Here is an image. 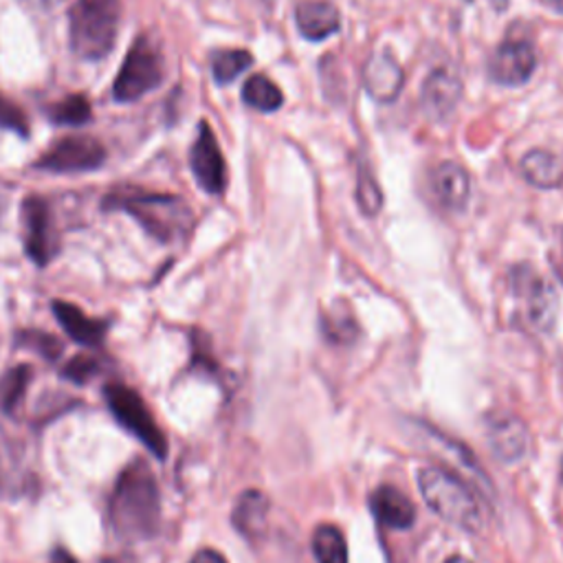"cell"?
Masks as SVG:
<instances>
[{"label": "cell", "instance_id": "1", "mask_svg": "<svg viewBox=\"0 0 563 563\" xmlns=\"http://www.w3.org/2000/svg\"><path fill=\"white\" fill-rule=\"evenodd\" d=\"M111 528L119 539H150L158 530L161 498L150 466L141 460L128 464L111 496L108 504Z\"/></svg>", "mask_w": 563, "mask_h": 563}, {"label": "cell", "instance_id": "2", "mask_svg": "<svg viewBox=\"0 0 563 563\" xmlns=\"http://www.w3.org/2000/svg\"><path fill=\"white\" fill-rule=\"evenodd\" d=\"M104 209L132 216L161 245H175L194 227V212L181 196L150 192H115L104 199Z\"/></svg>", "mask_w": 563, "mask_h": 563}, {"label": "cell", "instance_id": "3", "mask_svg": "<svg viewBox=\"0 0 563 563\" xmlns=\"http://www.w3.org/2000/svg\"><path fill=\"white\" fill-rule=\"evenodd\" d=\"M121 23V0H75L68 10V44L79 60L111 55Z\"/></svg>", "mask_w": 563, "mask_h": 563}, {"label": "cell", "instance_id": "4", "mask_svg": "<svg viewBox=\"0 0 563 563\" xmlns=\"http://www.w3.org/2000/svg\"><path fill=\"white\" fill-rule=\"evenodd\" d=\"M419 489L425 504L456 528L477 533L485 524L477 498L460 477L438 466H425L419 471Z\"/></svg>", "mask_w": 563, "mask_h": 563}, {"label": "cell", "instance_id": "5", "mask_svg": "<svg viewBox=\"0 0 563 563\" xmlns=\"http://www.w3.org/2000/svg\"><path fill=\"white\" fill-rule=\"evenodd\" d=\"M164 75L166 60L164 53H161V47L148 34H141L126 53V60L115 77L113 95L124 104L137 102L158 89V85L164 82Z\"/></svg>", "mask_w": 563, "mask_h": 563}, {"label": "cell", "instance_id": "6", "mask_svg": "<svg viewBox=\"0 0 563 563\" xmlns=\"http://www.w3.org/2000/svg\"><path fill=\"white\" fill-rule=\"evenodd\" d=\"M104 396L117 423L139 443H143L148 451L164 460L168 456V440L164 432L158 430L152 412L143 404V398L128 385H108L104 389Z\"/></svg>", "mask_w": 563, "mask_h": 563}, {"label": "cell", "instance_id": "7", "mask_svg": "<svg viewBox=\"0 0 563 563\" xmlns=\"http://www.w3.org/2000/svg\"><path fill=\"white\" fill-rule=\"evenodd\" d=\"M520 321L533 331H548L556 312V293L550 282L528 265L513 267L509 276Z\"/></svg>", "mask_w": 563, "mask_h": 563}, {"label": "cell", "instance_id": "8", "mask_svg": "<svg viewBox=\"0 0 563 563\" xmlns=\"http://www.w3.org/2000/svg\"><path fill=\"white\" fill-rule=\"evenodd\" d=\"M106 161V148L85 135H71L55 141L47 152L36 161V170L53 175H75L98 170Z\"/></svg>", "mask_w": 563, "mask_h": 563}, {"label": "cell", "instance_id": "9", "mask_svg": "<svg viewBox=\"0 0 563 563\" xmlns=\"http://www.w3.org/2000/svg\"><path fill=\"white\" fill-rule=\"evenodd\" d=\"M25 252L38 267H47L60 252V235L53 212L42 196H27L23 205Z\"/></svg>", "mask_w": 563, "mask_h": 563}, {"label": "cell", "instance_id": "10", "mask_svg": "<svg viewBox=\"0 0 563 563\" xmlns=\"http://www.w3.org/2000/svg\"><path fill=\"white\" fill-rule=\"evenodd\" d=\"M537 71L535 47L526 40L502 42L489 60V77L500 87H524Z\"/></svg>", "mask_w": 563, "mask_h": 563}, {"label": "cell", "instance_id": "11", "mask_svg": "<svg viewBox=\"0 0 563 563\" xmlns=\"http://www.w3.org/2000/svg\"><path fill=\"white\" fill-rule=\"evenodd\" d=\"M190 166L199 185L207 194H222L227 188V164L207 121H201L199 137L190 150Z\"/></svg>", "mask_w": 563, "mask_h": 563}, {"label": "cell", "instance_id": "12", "mask_svg": "<svg viewBox=\"0 0 563 563\" xmlns=\"http://www.w3.org/2000/svg\"><path fill=\"white\" fill-rule=\"evenodd\" d=\"M361 77H363L366 93L381 104H389V102L398 100L400 91H404V87H406L404 66H400L398 60L385 49L374 51L368 57V62L363 64Z\"/></svg>", "mask_w": 563, "mask_h": 563}, {"label": "cell", "instance_id": "13", "mask_svg": "<svg viewBox=\"0 0 563 563\" xmlns=\"http://www.w3.org/2000/svg\"><path fill=\"white\" fill-rule=\"evenodd\" d=\"M462 100V82L449 68H436L427 75L423 91H421V106L423 113L432 121H445L453 115Z\"/></svg>", "mask_w": 563, "mask_h": 563}, {"label": "cell", "instance_id": "14", "mask_svg": "<svg viewBox=\"0 0 563 563\" xmlns=\"http://www.w3.org/2000/svg\"><path fill=\"white\" fill-rule=\"evenodd\" d=\"M295 25L306 40L321 42L342 29V14L331 0H302L295 8Z\"/></svg>", "mask_w": 563, "mask_h": 563}, {"label": "cell", "instance_id": "15", "mask_svg": "<svg viewBox=\"0 0 563 563\" xmlns=\"http://www.w3.org/2000/svg\"><path fill=\"white\" fill-rule=\"evenodd\" d=\"M487 438L494 453L504 462H517L528 449L526 425L511 414H496L487 421Z\"/></svg>", "mask_w": 563, "mask_h": 563}, {"label": "cell", "instance_id": "16", "mask_svg": "<svg viewBox=\"0 0 563 563\" xmlns=\"http://www.w3.org/2000/svg\"><path fill=\"white\" fill-rule=\"evenodd\" d=\"M432 192L447 212H462L469 205L471 179L456 161H443L432 172Z\"/></svg>", "mask_w": 563, "mask_h": 563}, {"label": "cell", "instance_id": "17", "mask_svg": "<svg viewBox=\"0 0 563 563\" xmlns=\"http://www.w3.org/2000/svg\"><path fill=\"white\" fill-rule=\"evenodd\" d=\"M370 509L374 513V517L387 526V528H396V530H408L412 528L414 520H417V511L414 504L400 494L398 489L383 485L379 487L372 496H370Z\"/></svg>", "mask_w": 563, "mask_h": 563}, {"label": "cell", "instance_id": "18", "mask_svg": "<svg viewBox=\"0 0 563 563\" xmlns=\"http://www.w3.org/2000/svg\"><path fill=\"white\" fill-rule=\"evenodd\" d=\"M53 312L66 335L82 346H100L106 337L108 324L102 319L85 315L77 306L68 302H53Z\"/></svg>", "mask_w": 563, "mask_h": 563}, {"label": "cell", "instance_id": "19", "mask_svg": "<svg viewBox=\"0 0 563 563\" xmlns=\"http://www.w3.org/2000/svg\"><path fill=\"white\" fill-rule=\"evenodd\" d=\"M520 175L526 183L539 190L563 185V158L550 150L535 148L520 158Z\"/></svg>", "mask_w": 563, "mask_h": 563}, {"label": "cell", "instance_id": "20", "mask_svg": "<svg viewBox=\"0 0 563 563\" xmlns=\"http://www.w3.org/2000/svg\"><path fill=\"white\" fill-rule=\"evenodd\" d=\"M25 466L18 443L0 427V500L18 496L25 487Z\"/></svg>", "mask_w": 563, "mask_h": 563}, {"label": "cell", "instance_id": "21", "mask_svg": "<svg viewBox=\"0 0 563 563\" xmlns=\"http://www.w3.org/2000/svg\"><path fill=\"white\" fill-rule=\"evenodd\" d=\"M269 498L260 491H245L233 509V526L249 539H256L267 528Z\"/></svg>", "mask_w": 563, "mask_h": 563}, {"label": "cell", "instance_id": "22", "mask_svg": "<svg viewBox=\"0 0 563 563\" xmlns=\"http://www.w3.org/2000/svg\"><path fill=\"white\" fill-rule=\"evenodd\" d=\"M243 100L247 106L260 111V113H276L284 104V95L280 87L267 75H252L243 87Z\"/></svg>", "mask_w": 563, "mask_h": 563}, {"label": "cell", "instance_id": "23", "mask_svg": "<svg viewBox=\"0 0 563 563\" xmlns=\"http://www.w3.org/2000/svg\"><path fill=\"white\" fill-rule=\"evenodd\" d=\"M312 554L317 563H348V546L342 530L333 524L319 526L312 533Z\"/></svg>", "mask_w": 563, "mask_h": 563}, {"label": "cell", "instance_id": "24", "mask_svg": "<svg viewBox=\"0 0 563 563\" xmlns=\"http://www.w3.org/2000/svg\"><path fill=\"white\" fill-rule=\"evenodd\" d=\"M31 381V368L29 366H18L12 368L3 379H0V410L5 414H16L18 408L23 406L27 387Z\"/></svg>", "mask_w": 563, "mask_h": 563}, {"label": "cell", "instance_id": "25", "mask_svg": "<svg viewBox=\"0 0 563 563\" xmlns=\"http://www.w3.org/2000/svg\"><path fill=\"white\" fill-rule=\"evenodd\" d=\"M254 64V55L245 49H227L214 55L212 73L218 85H231L238 75H243Z\"/></svg>", "mask_w": 563, "mask_h": 563}, {"label": "cell", "instance_id": "26", "mask_svg": "<svg viewBox=\"0 0 563 563\" xmlns=\"http://www.w3.org/2000/svg\"><path fill=\"white\" fill-rule=\"evenodd\" d=\"M357 205L363 216L374 218L383 209V192L379 188V181L372 172V168L366 164H359L357 170Z\"/></svg>", "mask_w": 563, "mask_h": 563}, {"label": "cell", "instance_id": "27", "mask_svg": "<svg viewBox=\"0 0 563 563\" xmlns=\"http://www.w3.org/2000/svg\"><path fill=\"white\" fill-rule=\"evenodd\" d=\"M321 329H324L327 340L333 344H350L359 335L357 321H355L353 312L348 310V306L329 310L324 315V319H321Z\"/></svg>", "mask_w": 563, "mask_h": 563}, {"label": "cell", "instance_id": "28", "mask_svg": "<svg viewBox=\"0 0 563 563\" xmlns=\"http://www.w3.org/2000/svg\"><path fill=\"white\" fill-rule=\"evenodd\" d=\"M51 119L60 126H85L91 121V102L85 95H68L51 108Z\"/></svg>", "mask_w": 563, "mask_h": 563}, {"label": "cell", "instance_id": "29", "mask_svg": "<svg viewBox=\"0 0 563 563\" xmlns=\"http://www.w3.org/2000/svg\"><path fill=\"white\" fill-rule=\"evenodd\" d=\"M0 126L10 128L23 137H27V130H29L23 111L16 104H12L5 95H0Z\"/></svg>", "mask_w": 563, "mask_h": 563}, {"label": "cell", "instance_id": "30", "mask_svg": "<svg viewBox=\"0 0 563 563\" xmlns=\"http://www.w3.org/2000/svg\"><path fill=\"white\" fill-rule=\"evenodd\" d=\"M100 372V363L93 359V357H75L66 370H64V376L75 381V383H85L89 381L91 376H95Z\"/></svg>", "mask_w": 563, "mask_h": 563}, {"label": "cell", "instance_id": "31", "mask_svg": "<svg viewBox=\"0 0 563 563\" xmlns=\"http://www.w3.org/2000/svg\"><path fill=\"white\" fill-rule=\"evenodd\" d=\"M23 344L38 350L47 359H55L62 353L60 342L51 335H44V333H23Z\"/></svg>", "mask_w": 563, "mask_h": 563}, {"label": "cell", "instance_id": "32", "mask_svg": "<svg viewBox=\"0 0 563 563\" xmlns=\"http://www.w3.org/2000/svg\"><path fill=\"white\" fill-rule=\"evenodd\" d=\"M190 563H227V559L220 554V552H216V550H201V552H196L194 556H192V561Z\"/></svg>", "mask_w": 563, "mask_h": 563}, {"label": "cell", "instance_id": "33", "mask_svg": "<svg viewBox=\"0 0 563 563\" xmlns=\"http://www.w3.org/2000/svg\"><path fill=\"white\" fill-rule=\"evenodd\" d=\"M51 563H77L68 552H64V550H55L53 552V556H51Z\"/></svg>", "mask_w": 563, "mask_h": 563}, {"label": "cell", "instance_id": "34", "mask_svg": "<svg viewBox=\"0 0 563 563\" xmlns=\"http://www.w3.org/2000/svg\"><path fill=\"white\" fill-rule=\"evenodd\" d=\"M31 3L38 5L40 10H53V8L62 5V3H66V0H31Z\"/></svg>", "mask_w": 563, "mask_h": 563}, {"label": "cell", "instance_id": "35", "mask_svg": "<svg viewBox=\"0 0 563 563\" xmlns=\"http://www.w3.org/2000/svg\"><path fill=\"white\" fill-rule=\"evenodd\" d=\"M546 5H550L554 12H563V0H543Z\"/></svg>", "mask_w": 563, "mask_h": 563}, {"label": "cell", "instance_id": "36", "mask_svg": "<svg viewBox=\"0 0 563 563\" xmlns=\"http://www.w3.org/2000/svg\"><path fill=\"white\" fill-rule=\"evenodd\" d=\"M447 563H473V561H469L466 556H460V554H453V556H449L447 559Z\"/></svg>", "mask_w": 563, "mask_h": 563}, {"label": "cell", "instance_id": "37", "mask_svg": "<svg viewBox=\"0 0 563 563\" xmlns=\"http://www.w3.org/2000/svg\"><path fill=\"white\" fill-rule=\"evenodd\" d=\"M0 214H3V199H0Z\"/></svg>", "mask_w": 563, "mask_h": 563}, {"label": "cell", "instance_id": "38", "mask_svg": "<svg viewBox=\"0 0 563 563\" xmlns=\"http://www.w3.org/2000/svg\"><path fill=\"white\" fill-rule=\"evenodd\" d=\"M561 477H563V464H561Z\"/></svg>", "mask_w": 563, "mask_h": 563}]
</instances>
